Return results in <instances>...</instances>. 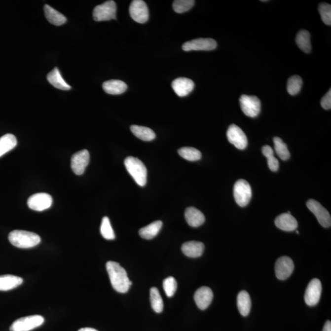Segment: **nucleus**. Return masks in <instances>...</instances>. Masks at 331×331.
<instances>
[{
  "instance_id": "obj_21",
  "label": "nucleus",
  "mask_w": 331,
  "mask_h": 331,
  "mask_svg": "<svg viewBox=\"0 0 331 331\" xmlns=\"http://www.w3.org/2000/svg\"><path fill=\"white\" fill-rule=\"evenodd\" d=\"M103 88L108 94L118 95L124 93L127 90L128 86L122 80H110L103 83Z\"/></svg>"
},
{
  "instance_id": "obj_15",
  "label": "nucleus",
  "mask_w": 331,
  "mask_h": 331,
  "mask_svg": "<svg viewBox=\"0 0 331 331\" xmlns=\"http://www.w3.org/2000/svg\"><path fill=\"white\" fill-rule=\"evenodd\" d=\"M217 42L211 38H198L191 40L184 43L183 49L184 51L189 52L191 50H212L216 49Z\"/></svg>"
},
{
  "instance_id": "obj_32",
  "label": "nucleus",
  "mask_w": 331,
  "mask_h": 331,
  "mask_svg": "<svg viewBox=\"0 0 331 331\" xmlns=\"http://www.w3.org/2000/svg\"><path fill=\"white\" fill-rule=\"evenodd\" d=\"M151 307L155 312L160 313L163 310V301L158 289L151 288L150 292Z\"/></svg>"
},
{
  "instance_id": "obj_14",
  "label": "nucleus",
  "mask_w": 331,
  "mask_h": 331,
  "mask_svg": "<svg viewBox=\"0 0 331 331\" xmlns=\"http://www.w3.org/2000/svg\"><path fill=\"white\" fill-rule=\"evenodd\" d=\"M90 153L87 150H82L73 155L71 161V166L74 174L80 176L84 173L89 163Z\"/></svg>"
},
{
  "instance_id": "obj_27",
  "label": "nucleus",
  "mask_w": 331,
  "mask_h": 331,
  "mask_svg": "<svg viewBox=\"0 0 331 331\" xmlns=\"http://www.w3.org/2000/svg\"><path fill=\"white\" fill-rule=\"evenodd\" d=\"M133 135L144 141H151L155 138V133L150 128L146 126L132 125L130 127Z\"/></svg>"
},
{
  "instance_id": "obj_22",
  "label": "nucleus",
  "mask_w": 331,
  "mask_h": 331,
  "mask_svg": "<svg viewBox=\"0 0 331 331\" xmlns=\"http://www.w3.org/2000/svg\"><path fill=\"white\" fill-rule=\"evenodd\" d=\"M47 78L50 84L60 90H69L72 88L71 86L68 85L67 82L63 79L60 71L57 68H55L54 70L51 71L48 74Z\"/></svg>"
},
{
  "instance_id": "obj_3",
  "label": "nucleus",
  "mask_w": 331,
  "mask_h": 331,
  "mask_svg": "<svg viewBox=\"0 0 331 331\" xmlns=\"http://www.w3.org/2000/svg\"><path fill=\"white\" fill-rule=\"evenodd\" d=\"M126 170L138 185L144 186L147 183V172L145 164L138 158L128 156L125 160Z\"/></svg>"
},
{
  "instance_id": "obj_7",
  "label": "nucleus",
  "mask_w": 331,
  "mask_h": 331,
  "mask_svg": "<svg viewBox=\"0 0 331 331\" xmlns=\"http://www.w3.org/2000/svg\"><path fill=\"white\" fill-rule=\"evenodd\" d=\"M242 112L248 117L254 118L259 114L261 111V102L255 96L242 95L239 100Z\"/></svg>"
},
{
  "instance_id": "obj_13",
  "label": "nucleus",
  "mask_w": 331,
  "mask_h": 331,
  "mask_svg": "<svg viewBox=\"0 0 331 331\" xmlns=\"http://www.w3.org/2000/svg\"><path fill=\"white\" fill-rule=\"evenodd\" d=\"M294 269V262L288 257H280L275 265V275L277 279L280 280H287L293 274Z\"/></svg>"
},
{
  "instance_id": "obj_9",
  "label": "nucleus",
  "mask_w": 331,
  "mask_h": 331,
  "mask_svg": "<svg viewBox=\"0 0 331 331\" xmlns=\"http://www.w3.org/2000/svg\"><path fill=\"white\" fill-rule=\"evenodd\" d=\"M130 14L134 21L139 24L147 22L149 12L147 5L143 0H134L130 4Z\"/></svg>"
},
{
  "instance_id": "obj_29",
  "label": "nucleus",
  "mask_w": 331,
  "mask_h": 331,
  "mask_svg": "<svg viewBox=\"0 0 331 331\" xmlns=\"http://www.w3.org/2000/svg\"><path fill=\"white\" fill-rule=\"evenodd\" d=\"M295 42L299 47L305 53H310L312 50L310 43V35L307 30H303L298 33Z\"/></svg>"
},
{
  "instance_id": "obj_35",
  "label": "nucleus",
  "mask_w": 331,
  "mask_h": 331,
  "mask_svg": "<svg viewBox=\"0 0 331 331\" xmlns=\"http://www.w3.org/2000/svg\"><path fill=\"white\" fill-rule=\"evenodd\" d=\"M100 231L102 236L105 239L113 240L115 239L114 232H113L112 226H111L110 219L107 217H104L102 220Z\"/></svg>"
},
{
  "instance_id": "obj_34",
  "label": "nucleus",
  "mask_w": 331,
  "mask_h": 331,
  "mask_svg": "<svg viewBox=\"0 0 331 331\" xmlns=\"http://www.w3.org/2000/svg\"><path fill=\"white\" fill-rule=\"evenodd\" d=\"M302 86V79L299 75H293L287 83L288 92L291 95H295L299 93Z\"/></svg>"
},
{
  "instance_id": "obj_2",
  "label": "nucleus",
  "mask_w": 331,
  "mask_h": 331,
  "mask_svg": "<svg viewBox=\"0 0 331 331\" xmlns=\"http://www.w3.org/2000/svg\"><path fill=\"white\" fill-rule=\"evenodd\" d=\"M8 239L12 246L20 249L32 248L41 242V237L38 235L23 230H14L10 232Z\"/></svg>"
},
{
  "instance_id": "obj_36",
  "label": "nucleus",
  "mask_w": 331,
  "mask_h": 331,
  "mask_svg": "<svg viewBox=\"0 0 331 331\" xmlns=\"http://www.w3.org/2000/svg\"><path fill=\"white\" fill-rule=\"evenodd\" d=\"M194 2L193 0H176L173 2V9L177 13H184L191 9Z\"/></svg>"
},
{
  "instance_id": "obj_16",
  "label": "nucleus",
  "mask_w": 331,
  "mask_h": 331,
  "mask_svg": "<svg viewBox=\"0 0 331 331\" xmlns=\"http://www.w3.org/2000/svg\"><path fill=\"white\" fill-rule=\"evenodd\" d=\"M213 292L210 288L203 287L196 291L194 295L197 306L201 310H206L213 299Z\"/></svg>"
},
{
  "instance_id": "obj_42",
  "label": "nucleus",
  "mask_w": 331,
  "mask_h": 331,
  "mask_svg": "<svg viewBox=\"0 0 331 331\" xmlns=\"http://www.w3.org/2000/svg\"><path fill=\"white\" fill-rule=\"evenodd\" d=\"M296 232H297V234H299V231H296Z\"/></svg>"
},
{
  "instance_id": "obj_26",
  "label": "nucleus",
  "mask_w": 331,
  "mask_h": 331,
  "mask_svg": "<svg viewBox=\"0 0 331 331\" xmlns=\"http://www.w3.org/2000/svg\"><path fill=\"white\" fill-rule=\"evenodd\" d=\"M163 223L160 221L153 222L148 225L140 229L139 231L140 236L143 239L150 240L155 237L162 228Z\"/></svg>"
},
{
  "instance_id": "obj_39",
  "label": "nucleus",
  "mask_w": 331,
  "mask_h": 331,
  "mask_svg": "<svg viewBox=\"0 0 331 331\" xmlns=\"http://www.w3.org/2000/svg\"><path fill=\"white\" fill-rule=\"evenodd\" d=\"M321 105L325 110H330L331 108V89L328 91L327 94L321 100Z\"/></svg>"
},
{
  "instance_id": "obj_31",
  "label": "nucleus",
  "mask_w": 331,
  "mask_h": 331,
  "mask_svg": "<svg viewBox=\"0 0 331 331\" xmlns=\"http://www.w3.org/2000/svg\"><path fill=\"white\" fill-rule=\"evenodd\" d=\"M262 152L267 159V164L270 170L276 172L279 168V162L277 159L274 157V150L271 147L264 146L262 147Z\"/></svg>"
},
{
  "instance_id": "obj_37",
  "label": "nucleus",
  "mask_w": 331,
  "mask_h": 331,
  "mask_svg": "<svg viewBox=\"0 0 331 331\" xmlns=\"http://www.w3.org/2000/svg\"><path fill=\"white\" fill-rule=\"evenodd\" d=\"M163 286L167 296L171 297L175 294L178 284L174 277H169L164 280Z\"/></svg>"
},
{
  "instance_id": "obj_38",
  "label": "nucleus",
  "mask_w": 331,
  "mask_h": 331,
  "mask_svg": "<svg viewBox=\"0 0 331 331\" xmlns=\"http://www.w3.org/2000/svg\"><path fill=\"white\" fill-rule=\"evenodd\" d=\"M321 17L326 25H331V4L322 2L318 7Z\"/></svg>"
},
{
  "instance_id": "obj_18",
  "label": "nucleus",
  "mask_w": 331,
  "mask_h": 331,
  "mask_svg": "<svg viewBox=\"0 0 331 331\" xmlns=\"http://www.w3.org/2000/svg\"><path fill=\"white\" fill-rule=\"evenodd\" d=\"M275 225L278 228L285 231H293L298 226L296 219L292 215L284 213L278 216L275 221Z\"/></svg>"
},
{
  "instance_id": "obj_24",
  "label": "nucleus",
  "mask_w": 331,
  "mask_h": 331,
  "mask_svg": "<svg viewBox=\"0 0 331 331\" xmlns=\"http://www.w3.org/2000/svg\"><path fill=\"white\" fill-rule=\"evenodd\" d=\"M237 304L239 312L243 317L249 315L251 310L252 302L250 295L246 291H242L237 295Z\"/></svg>"
},
{
  "instance_id": "obj_10",
  "label": "nucleus",
  "mask_w": 331,
  "mask_h": 331,
  "mask_svg": "<svg viewBox=\"0 0 331 331\" xmlns=\"http://www.w3.org/2000/svg\"><path fill=\"white\" fill-rule=\"evenodd\" d=\"M322 292V285L320 280L313 279L310 282L305 290L304 300L309 306L313 307L320 301Z\"/></svg>"
},
{
  "instance_id": "obj_1",
  "label": "nucleus",
  "mask_w": 331,
  "mask_h": 331,
  "mask_svg": "<svg viewBox=\"0 0 331 331\" xmlns=\"http://www.w3.org/2000/svg\"><path fill=\"white\" fill-rule=\"evenodd\" d=\"M106 269L113 289L120 293L127 292L132 285V282L129 279L125 269L118 262L114 261H108L106 264Z\"/></svg>"
},
{
  "instance_id": "obj_40",
  "label": "nucleus",
  "mask_w": 331,
  "mask_h": 331,
  "mask_svg": "<svg viewBox=\"0 0 331 331\" xmlns=\"http://www.w3.org/2000/svg\"><path fill=\"white\" fill-rule=\"evenodd\" d=\"M323 331H331V321H327L326 322Z\"/></svg>"
},
{
  "instance_id": "obj_25",
  "label": "nucleus",
  "mask_w": 331,
  "mask_h": 331,
  "mask_svg": "<svg viewBox=\"0 0 331 331\" xmlns=\"http://www.w3.org/2000/svg\"><path fill=\"white\" fill-rule=\"evenodd\" d=\"M23 283L21 277L12 275L0 276V291H9L20 286Z\"/></svg>"
},
{
  "instance_id": "obj_41",
  "label": "nucleus",
  "mask_w": 331,
  "mask_h": 331,
  "mask_svg": "<svg viewBox=\"0 0 331 331\" xmlns=\"http://www.w3.org/2000/svg\"><path fill=\"white\" fill-rule=\"evenodd\" d=\"M78 331H98L96 330L95 329H93V328H81V329H80Z\"/></svg>"
},
{
  "instance_id": "obj_20",
  "label": "nucleus",
  "mask_w": 331,
  "mask_h": 331,
  "mask_svg": "<svg viewBox=\"0 0 331 331\" xmlns=\"http://www.w3.org/2000/svg\"><path fill=\"white\" fill-rule=\"evenodd\" d=\"M205 246L203 242L189 241L185 242L182 246V251L186 257H198L203 255Z\"/></svg>"
},
{
  "instance_id": "obj_33",
  "label": "nucleus",
  "mask_w": 331,
  "mask_h": 331,
  "mask_svg": "<svg viewBox=\"0 0 331 331\" xmlns=\"http://www.w3.org/2000/svg\"><path fill=\"white\" fill-rule=\"evenodd\" d=\"M274 148L275 152L282 160H287L290 157V153L288 149L287 144L283 142L281 138H274Z\"/></svg>"
},
{
  "instance_id": "obj_23",
  "label": "nucleus",
  "mask_w": 331,
  "mask_h": 331,
  "mask_svg": "<svg viewBox=\"0 0 331 331\" xmlns=\"http://www.w3.org/2000/svg\"><path fill=\"white\" fill-rule=\"evenodd\" d=\"M44 10L45 16L50 24L60 26L67 22V19L64 15L60 13L49 5L45 4Z\"/></svg>"
},
{
  "instance_id": "obj_5",
  "label": "nucleus",
  "mask_w": 331,
  "mask_h": 331,
  "mask_svg": "<svg viewBox=\"0 0 331 331\" xmlns=\"http://www.w3.org/2000/svg\"><path fill=\"white\" fill-rule=\"evenodd\" d=\"M44 322V318L41 315H32L19 318L12 323L11 331H30L39 327Z\"/></svg>"
},
{
  "instance_id": "obj_4",
  "label": "nucleus",
  "mask_w": 331,
  "mask_h": 331,
  "mask_svg": "<svg viewBox=\"0 0 331 331\" xmlns=\"http://www.w3.org/2000/svg\"><path fill=\"white\" fill-rule=\"evenodd\" d=\"M252 188L248 182L244 179H239L234 184V197L235 201L239 206L248 205L252 198Z\"/></svg>"
},
{
  "instance_id": "obj_30",
  "label": "nucleus",
  "mask_w": 331,
  "mask_h": 331,
  "mask_svg": "<svg viewBox=\"0 0 331 331\" xmlns=\"http://www.w3.org/2000/svg\"><path fill=\"white\" fill-rule=\"evenodd\" d=\"M178 153L182 157L190 161H198L202 157L200 151L195 148L188 147L179 149Z\"/></svg>"
},
{
  "instance_id": "obj_19",
  "label": "nucleus",
  "mask_w": 331,
  "mask_h": 331,
  "mask_svg": "<svg viewBox=\"0 0 331 331\" xmlns=\"http://www.w3.org/2000/svg\"><path fill=\"white\" fill-rule=\"evenodd\" d=\"M185 217L189 225L194 228L200 226L205 221L203 212L194 207H189L186 209Z\"/></svg>"
},
{
  "instance_id": "obj_17",
  "label": "nucleus",
  "mask_w": 331,
  "mask_h": 331,
  "mask_svg": "<svg viewBox=\"0 0 331 331\" xmlns=\"http://www.w3.org/2000/svg\"><path fill=\"white\" fill-rule=\"evenodd\" d=\"M174 92L180 97H186L194 89L193 80L185 77H179L172 83Z\"/></svg>"
},
{
  "instance_id": "obj_8",
  "label": "nucleus",
  "mask_w": 331,
  "mask_h": 331,
  "mask_svg": "<svg viewBox=\"0 0 331 331\" xmlns=\"http://www.w3.org/2000/svg\"><path fill=\"white\" fill-rule=\"evenodd\" d=\"M308 209L312 212L319 223L324 228H330L331 218L329 212L322 204L314 199H309L307 203Z\"/></svg>"
},
{
  "instance_id": "obj_6",
  "label": "nucleus",
  "mask_w": 331,
  "mask_h": 331,
  "mask_svg": "<svg viewBox=\"0 0 331 331\" xmlns=\"http://www.w3.org/2000/svg\"><path fill=\"white\" fill-rule=\"evenodd\" d=\"M117 6L115 1H108L98 5L93 9V17L95 21H108L116 19Z\"/></svg>"
},
{
  "instance_id": "obj_11",
  "label": "nucleus",
  "mask_w": 331,
  "mask_h": 331,
  "mask_svg": "<svg viewBox=\"0 0 331 331\" xmlns=\"http://www.w3.org/2000/svg\"><path fill=\"white\" fill-rule=\"evenodd\" d=\"M227 138L229 142L239 150H244L248 145V140L246 134L238 126L234 124L229 126L227 131Z\"/></svg>"
},
{
  "instance_id": "obj_28",
  "label": "nucleus",
  "mask_w": 331,
  "mask_h": 331,
  "mask_svg": "<svg viewBox=\"0 0 331 331\" xmlns=\"http://www.w3.org/2000/svg\"><path fill=\"white\" fill-rule=\"evenodd\" d=\"M17 144V139L12 134H6L0 138V157L16 147Z\"/></svg>"
},
{
  "instance_id": "obj_12",
  "label": "nucleus",
  "mask_w": 331,
  "mask_h": 331,
  "mask_svg": "<svg viewBox=\"0 0 331 331\" xmlns=\"http://www.w3.org/2000/svg\"><path fill=\"white\" fill-rule=\"evenodd\" d=\"M52 198L50 194L40 193L34 194L28 199L29 208L35 211L41 212L50 208L52 204Z\"/></svg>"
}]
</instances>
